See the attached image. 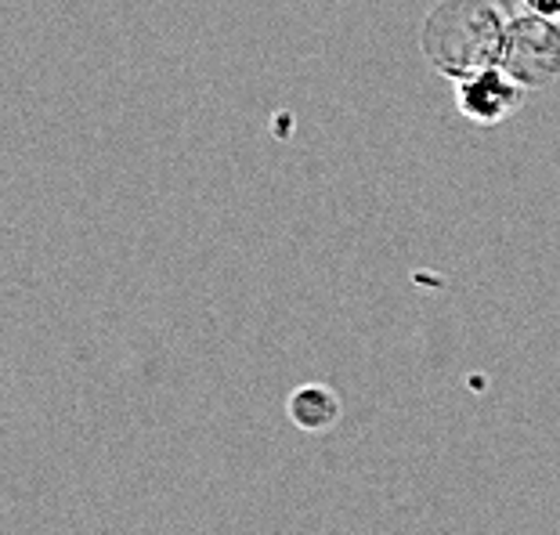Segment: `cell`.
Segmentation results:
<instances>
[{
	"mask_svg": "<svg viewBox=\"0 0 560 535\" xmlns=\"http://www.w3.org/2000/svg\"><path fill=\"white\" fill-rule=\"evenodd\" d=\"M285 416H290V423L296 431L326 434L340 423L343 402L329 384H315L312 380V384H301L290 391V398H285Z\"/></svg>",
	"mask_w": 560,
	"mask_h": 535,
	"instance_id": "277c9868",
	"label": "cell"
},
{
	"mask_svg": "<svg viewBox=\"0 0 560 535\" xmlns=\"http://www.w3.org/2000/svg\"><path fill=\"white\" fill-rule=\"evenodd\" d=\"M495 4H499V11H503L506 19L524 15V0H495Z\"/></svg>",
	"mask_w": 560,
	"mask_h": 535,
	"instance_id": "8992f818",
	"label": "cell"
},
{
	"mask_svg": "<svg viewBox=\"0 0 560 535\" xmlns=\"http://www.w3.org/2000/svg\"><path fill=\"white\" fill-rule=\"evenodd\" d=\"M524 15H539L560 22V0H524Z\"/></svg>",
	"mask_w": 560,
	"mask_h": 535,
	"instance_id": "5b68a950",
	"label": "cell"
},
{
	"mask_svg": "<svg viewBox=\"0 0 560 535\" xmlns=\"http://www.w3.org/2000/svg\"><path fill=\"white\" fill-rule=\"evenodd\" d=\"M506 40V15L488 0H441L427 15L420 51L441 77L467 80L499 66Z\"/></svg>",
	"mask_w": 560,
	"mask_h": 535,
	"instance_id": "6da1fadb",
	"label": "cell"
},
{
	"mask_svg": "<svg viewBox=\"0 0 560 535\" xmlns=\"http://www.w3.org/2000/svg\"><path fill=\"white\" fill-rule=\"evenodd\" d=\"M499 66L524 88H546L560 77V26L539 15L506 19V40Z\"/></svg>",
	"mask_w": 560,
	"mask_h": 535,
	"instance_id": "7a4b0ae2",
	"label": "cell"
},
{
	"mask_svg": "<svg viewBox=\"0 0 560 535\" xmlns=\"http://www.w3.org/2000/svg\"><path fill=\"white\" fill-rule=\"evenodd\" d=\"M524 91L528 88L510 77L503 66H488L467 80H456V105L470 124L495 127V124H503L510 113L521 109Z\"/></svg>",
	"mask_w": 560,
	"mask_h": 535,
	"instance_id": "3957f363",
	"label": "cell"
}]
</instances>
